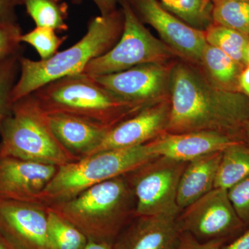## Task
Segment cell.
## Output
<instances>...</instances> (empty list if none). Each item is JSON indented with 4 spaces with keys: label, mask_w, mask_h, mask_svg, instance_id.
<instances>
[{
    "label": "cell",
    "mask_w": 249,
    "mask_h": 249,
    "mask_svg": "<svg viewBox=\"0 0 249 249\" xmlns=\"http://www.w3.org/2000/svg\"><path fill=\"white\" fill-rule=\"evenodd\" d=\"M46 114L55 137L78 160L89 155L114 126L66 113Z\"/></svg>",
    "instance_id": "17"
},
{
    "label": "cell",
    "mask_w": 249,
    "mask_h": 249,
    "mask_svg": "<svg viewBox=\"0 0 249 249\" xmlns=\"http://www.w3.org/2000/svg\"><path fill=\"white\" fill-rule=\"evenodd\" d=\"M28 14L36 27H47L55 31L68 29V5L62 0H23Z\"/></svg>",
    "instance_id": "23"
},
{
    "label": "cell",
    "mask_w": 249,
    "mask_h": 249,
    "mask_svg": "<svg viewBox=\"0 0 249 249\" xmlns=\"http://www.w3.org/2000/svg\"><path fill=\"white\" fill-rule=\"evenodd\" d=\"M246 61H247V66L249 65V40L247 47V52H246Z\"/></svg>",
    "instance_id": "38"
},
{
    "label": "cell",
    "mask_w": 249,
    "mask_h": 249,
    "mask_svg": "<svg viewBox=\"0 0 249 249\" xmlns=\"http://www.w3.org/2000/svg\"><path fill=\"white\" fill-rule=\"evenodd\" d=\"M20 57L14 55L0 63V127L12 106L11 92L18 80Z\"/></svg>",
    "instance_id": "28"
},
{
    "label": "cell",
    "mask_w": 249,
    "mask_h": 249,
    "mask_svg": "<svg viewBox=\"0 0 249 249\" xmlns=\"http://www.w3.org/2000/svg\"><path fill=\"white\" fill-rule=\"evenodd\" d=\"M169 99L166 132L216 131L242 139L249 121V98L214 86L193 64L181 59L173 62Z\"/></svg>",
    "instance_id": "1"
},
{
    "label": "cell",
    "mask_w": 249,
    "mask_h": 249,
    "mask_svg": "<svg viewBox=\"0 0 249 249\" xmlns=\"http://www.w3.org/2000/svg\"><path fill=\"white\" fill-rule=\"evenodd\" d=\"M31 95L46 114L66 113L109 125L143 108L123 102L85 73L55 80Z\"/></svg>",
    "instance_id": "5"
},
{
    "label": "cell",
    "mask_w": 249,
    "mask_h": 249,
    "mask_svg": "<svg viewBox=\"0 0 249 249\" xmlns=\"http://www.w3.org/2000/svg\"><path fill=\"white\" fill-rule=\"evenodd\" d=\"M180 213L177 220L181 232L201 242L222 240L244 224L222 188H213Z\"/></svg>",
    "instance_id": "10"
},
{
    "label": "cell",
    "mask_w": 249,
    "mask_h": 249,
    "mask_svg": "<svg viewBox=\"0 0 249 249\" xmlns=\"http://www.w3.org/2000/svg\"><path fill=\"white\" fill-rule=\"evenodd\" d=\"M249 176V145L236 142L222 152L216 175L214 188L228 190Z\"/></svg>",
    "instance_id": "20"
},
{
    "label": "cell",
    "mask_w": 249,
    "mask_h": 249,
    "mask_svg": "<svg viewBox=\"0 0 249 249\" xmlns=\"http://www.w3.org/2000/svg\"><path fill=\"white\" fill-rule=\"evenodd\" d=\"M120 2L124 17L120 39L106 53L91 60L83 73L91 76H102L142 64L172 63L179 58L173 49L152 35L127 0Z\"/></svg>",
    "instance_id": "7"
},
{
    "label": "cell",
    "mask_w": 249,
    "mask_h": 249,
    "mask_svg": "<svg viewBox=\"0 0 249 249\" xmlns=\"http://www.w3.org/2000/svg\"><path fill=\"white\" fill-rule=\"evenodd\" d=\"M222 246V240L201 242L188 232H182L178 249H219Z\"/></svg>",
    "instance_id": "30"
},
{
    "label": "cell",
    "mask_w": 249,
    "mask_h": 249,
    "mask_svg": "<svg viewBox=\"0 0 249 249\" xmlns=\"http://www.w3.org/2000/svg\"><path fill=\"white\" fill-rule=\"evenodd\" d=\"M200 70L214 86L231 91H240L239 78L244 67L220 49L206 45L201 55Z\"/></svg>",
    "instance_id": "19"
},
{
    "label": "cell",
    "mask_w": 249,
    "mask_h": 249,
    "mask_svg": "<svg viewBox=\"0 0 249 249\" xmlns=\"http://www.w3.org/2000/svg\"><path fill=\"white\" fill-rule=\"evenodd\" d=\"M187 162L155 157L126 175L135 199L134 217L155 214L178 217V183Z\"/></svg>",
    "instance_id": "8"
},
{
    "label": "cell",
    "mask_w": 249,
    "mask_h": 249,
    "mask_svg": "<svg viewBox=\"0 0 249 249\" xmlns=\"http://www.w3.org/2000/svg\"><path fill=\"white\" fill-rule=\"evenodd\" d=\"M67 39V36L60 37L55 30L50 28L36 27L32 31L23 34L21 42L34 47L41 60H45L58 53V49Z\"/></svg>",
    "instance_id": "27"
},
{
    "label": "cell",
    "mask_w": 249,
    "mask_h": 249,
    "mask_svg": "<svg viewBox=\"0 0 249 249\" xmlns=\"http://www.w3.org/2000/svg\"><path fill=\"white\" fill-rule=\"evenodd\" d=\"M173 62L142 64L118 73L92 77L123 102L144 107L169 98Z\"/></svg>",
    "instance_id": "9"
},
{
    "label": "cell",
    "mask_w": 249,
    "mask_h": 249,
    "mask_svg": "<svg viewBox=\"0 0 249 249\" xmlns=\"http://www.w3.org/2000/svg\"><path fill=\"white\" fill-rule=\"evenodd\" d=\"M47 208L51 249H83L88 239L79 229Z\"/></svg>",
    "instance_id": "24"
},
{
    "label": "cell",
    "mask_w": 249,
    "mask_h": 249,
    "mask_svg": "<svg viewBox=\"0 0 249 249\" xmlns=\"http://www.w3.org/2000/svg\"><path fill=\"white\" fill-rule=\"evenodd\" d=\"M135 217L113 245L114 249H178L182 232L178 217L155 214Z\"/></svg>",
    "instance_id": "16"
},
{
    "label": "cell",
    "mask_w": 249,
    "mask_h": 249,
    "mask_svg": "<svg viewBox=\"0 0 249 249\" xmlns=\"http://www.w3.org/2000/svg\"><path fill=\"white\" fill-rule=\"evenodd\" d=\"M122 10L92 18L86 34L78 42L52 58L32 60L20 57L19 74L12 92L11 102L29 96L45 85L64 77L83 73L93 59L116 45L124 30Z\"/></svg>",
    "instance_id": "2"
},
{
    "label": "cell",
    "mask_w": 249,
    "mask_h": 249,
    "mask_svg": "<svg viewBox=\"0 0 249 249\" xmlns=\"http://www.w3.org/2000/svg\"><path fill=\"white\" fill-rule=\"evenodd\" d=\"M222 152L201 156L187 162L178 186V204L181 211L214 188Z\"/></svg>",
    "instance_id": "18"
},
{
    "label": "cell",
    "mask_w": 249,
    "mask_h": 249,
    "mask_svg": "<svg viewBox=\"0 0 249 249\" xmlns=\"http://www.w3.org/2000/svg\"><path fill=\"white\" fill-rule=\"evenodd\" d=\"M142 22L157 31L178 58L199 67L206 43L204 31L191 27L165 9L157 0H127Z\"/></svg>",
    "instance_id": "11"
},
{
    "label": "cell",
    "mask_w": 249,
    "mask_h": 249,
    "mask_svg": "<svg viewBox=\"0 0 249 249\" xmlns=\"http://www.w3.org/2000/svg\"><path fill=\"white\" fill-rule=\"evenodd\" d=\"M229 199L243 224H249V176L228 190Z\"/></svg>",
    "instance_id": "29"
},
{
    "label": "cell",
    "mask_w": 249,
    "mask_h": 249,
    "mask_svg": "<svg viewBox=\"0 0 249 249\" xmlns=\"http://www.w3.org/2000/svg\"><path fill=\"white\" fill-rule=\"evenodd\" d=\"M155 157L147 143L87 156L59 167L38 204L48 206L68 200L93 185L125 176Z\"/></svg>",
    "instance_id": "6"
},
{
    "label": "cell",
    "mask_w": 249,
    "mask_h": 249,
    "mask_svg": "<svg viewBox=\"0 0 249 249\" xmlns=\"http://www.w3.org/2000/svg\"><path fill=\"white\" fill-rule=\"evenodd\" d=\"M83 249H114L111 242L88 240Z\"/></svg>",
    "instance_id": "35"
},
{
    "label": "cell",
    "mask_w": 249,
    "mask_h": 249,
    "mask_svg": "<svg viewBox=\"0 0 249 249\" xmlns=\"http://www.w3.org/2000/svg\"><path fill=\"white\" fill-rule=\"evenodd\" d=\"M243 138L245 142L249 145V121L245 124L243 129Z\"/></svg>",
    "instance_id": "36"
},
{
    "label": "cell",
    "mask_w": 249,
    "mask_h": 249,
    "mask_svg": "<svg viewBox=\"0 0 249 249\" xmlns=\"http://www.w3.org/2000/svg\"><path fill=\"white\" fill-rule=\"evenodd\" d=\"M22 35L15 11L0 14V63L21 53Z\"/></svg>",
    "instance_id": "26"
},
{
    "label": "cell",
    "mask_w": 249,
    "mask_h": 249,
    "mask_svg": "<svg viewBox=\"0 0 249 249\" xmlns=\"http://www.w3.org/2000/svg\"><path fill=\"white\" fill-rule=\"evenodd\" d=\"M242 141L240 137L216 131L165 132L147 144L154 155L188 162L201 156L222 152Z\"/></svg>",
    "instance_id": "15"
},
{
    "label": "cell",
    "mask_w": 249,
    "mask_h": 249,
    "mask_svg": "<svg viewBox=\"0 0 249 249\" xmlns=\"http://www.w3.org/2000/svg\"><path fill=\"white\" fill-rule=\"evenodd\" d=\"M214 24L249 36V0H220L213 4Z\"/></svg>",
    "instance_id": "25"
},
{
    "label": "cell",
    "mask_w": 249,
    "mask_h": 249,
    "mask_svg": "<svg viewBox=\"0 0 249 249\" xmlns=\"http://www.w3.org/2000/svg\"><path fill=\"white\" fill-rule=\"evenodd\" d=\"M219 249H249V230L230 245L222 246Z\"/></svg>",
    "instance_id": "32"
},
{
    "label": "cell",
    "mask_w": 249,
    "mask_h": 249,
    "mask_svg": "<svg viewBox=\"0 0 249 249\" xmlns=\"http://www.w3.org/2000/svg\"><path fill=\"white\" fill-rule=\"evenodd\" d=\"M160 4L191 27L205 31L214 24L211 0H157Z\"/></svg>",
    "instance_id": "21"
},
{
    "label": "cell",
    "mask_w": 249,
    "mask_h": 249,
    "mask_svg": "<svg viewBox=\"0 0 249 249\" xmlns=\"http://www.w3.org/2000/svg\"><path fill=\"white\" fill-rule=\"evenodd\" d=\"M169 98L142 108L111 127L89 155L113 149L143 145L166 132L169 120ZM88 155V156H89Z\"/></svg>",
    "instance_id": "13"
},
{
    "label": "cell",
    "mask_w": 249,
    "mask_h": 249,
    "mask_svg": "<svg viewBox=\"0 0 249 249\" xmlns=\"http://www.w3.org/2000/svg\"><path fill=\"white\" fill-rule=\"evenodd\" d=\"M58 168L14 157H0V199L38 204L41 194Z\"/></svg>",
    "instance_id": "14"
},
{
    "label": "cell",
    "mask_w": 249,
    "mask_h": 249,
    "mask_svg": "<svg viewBox=\"0 0 249 249\" xmlns=\"http://www.w3.org/2000/svg\"><path fill=\"white\" fill-rule=\"evenodd\" d=\"M75 4H80L85 0H72ZM94 3L101 15H107L115 11L118 0H89Z\"/></svg>",
    "instance_id": "31"
},
{
    "label": "cell",
    "mask_w": 249,
    "mask_h": 249,
    "mask_svg": "<svg viewBox=\"0 0 249 249\" xmlns=\"http://www.w3.org/2000/svg\"><path fill=\"white\" fill-rule=\"evenodd\" d=\"M0 157L62 166L78 160L59 142L32 95L13 103L0 127Z\"/></svg>",
    "instance_id": "4"
},
{
    "label": "cell",
    "mask_w": 249,
    "mask_h": 249,
    "mask_svg": "<svg viewBox=\"0 0 249 249\" xmlns=\"http://www.w3.org/2000/svg\"><path fill=\"white\" fill-rule=\"evenodd\" d=\"M211 1L214 4V2H217V1H220V0H211Z\"/></svg>",
    "instance_id": "39"
},
{
    "label": "cell",
    "mask_w": 249,
    "mask_h": 249,
    "mask_svg": "<svg viewBox=\"0 0 249 249\" xmlns=\"http://www.w3.org/2000/svg\"><path fill=\"white\" fill-rule=\"evenodd\" d=\"M20 5H23V0H0V14L15 11Z\"/></svg>",
    "instance_id": "34"
},
{
    "label": "cell",
    "mask_w": 249,
    "mask_h": 249,
    "mask_svg": "<svg viewBox=\"0 0 249 249\" xmlns=\"http://www.w3.org/2000/svg\"><path fill=\"white\" fill-rule=\"evenodd\" d=\"M204 33L206 43L220 49L244 67L247 66L246 52L249 36L215 24L208 28Z\"/></svg>",
    "instance_id": "22"
},
{
    "label": "cell",
    "mask_w": 249,
    "mask_h": 249,
    "mask_svg": "<svg viewBox=\"0 0 249 249\" xmlns=\"http://www.w3.org/2000/svg\"><path fill=\"white\" fill-rule=\"evenodd\" d=\"M0 236L11 249H51L47 208L0 199Z\"/></svg>",
    "instance_id": "12"
},
{
    "label": "cell",
    "mask_w": 249,
    "mask_h": 249,
    "mask_svg": "<svg viewBox=\"0 0 249 249\" xmlns=\"http://www.w3.org/2000/svg\"><path fill=\"white\" fill-rule=\"evenodd\" d=\"M240 91L249 98V65L246 66L239 78Z\"/></svg>",
    "instance_id": "33"
},
{
    "label": "cell",
    "mask_w": 249,
    "mask_h": 249,
    "mask_svg": "<svg viewBox=\"0 0 249 249\" xmlns=\"http://www.w3.org/2000/svg\"><path fill=\"white\" fill-rule=\"evenodd\" d=\"M88 240H111L134 216L135 199L125 176L97 183L68 200L47 206Z\"/></svg>",
    "instance_id": "3"
},
{
    "label": "cell",
    "mask_w": 249,
    "mask_h": 249,
    "mask_svg": "<svg viewBox=\"0 0 249 249\" xmlns=\"http://www.w3.org/2000/svg\"><path fill=\"white\" fill-rule=\"evenodd\" d=\"M0 249H11L1 236H0Z\"/></svg>",
    "instance_id": "37"
}]
</instances>
